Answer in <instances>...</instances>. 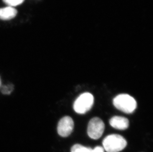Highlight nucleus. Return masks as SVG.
<instances>
[{
    "mask_svg": "<svg viewBox=\"0 0 153 152\" xmlns=\"http://www.w3.org/2000/svg\"><path fill=\"white\" fill-rule=\"evenodd\" d=\"M113 104L117 109L127 114L133 113L137 107V102L134 98L126 94L116 96L113 100Z\"/></svg>",
    "mask_w": 153,
    "mask_h": 152,
    "instance_id": "nucleus-1",
    "label": "nucleus"
},
{
    "mask_svg": "<svg viewBox=\"0 0 153 152\" xmlns=\"http://www.w3.org/2000/svg\"><path fill=\"white\" fill-rule=\"evenodd\" d=\"M102 145L107 152H119L126 148L127 142L121 135L111 134L104 138Z\"/></svg>",
    "mask_w": 153,
    "mask_h": 152,
    "instance_id": "nucleus-2",
    "label": "nucleus"
},
{
    "mask_svg": "<svg viewBox=\"0 0 153 152\" xmlns=\"http://www.w3.org/2000/svg\"><path fill=\"white\" fill-rule=\"evenodd\" d=\"M94 97L91 93L85 92L80 95L74 103V109L77 113L84 114L92 107Z\"/></svg>",
    "mask_w": 153,
    "mask_h": 152,
    "instance_id": "nucleus-3",
    "label": "nucleus"
},
{
    "mask_svg": "<svg viewBox=\"0 0 153 152\" xmlns=\"http://www.w3.org/2000/svg\"><path fill=\"white\" fill-rule=\"evenodd\" d=\"M105 129V124L100 118L95 117L88 123L87 133L90 137L93 139L100 138Z\"/></svg>",
    "mask_w": 153,
    "mask_h": 152,
    "instance_id": "nucleus-4",
    "label": "nucleus"
},
{
    "mask_svg": "<svg viewBox=\"0 0 153 152\" xmlns=\"http://www.w3.org/2000/svg\"><path fill=\"white\" fill-rule=\"evenodd\" d=\"M74 122L72 118L69 116L64 117L58 123L57 131L61 137H68L74 130Z\"/></svg>",
    "mask_w": 153,
    "mask_h": 152,
    "instance_id": "nucleus-5",
    "label": "nucleus"
},
{
    "mask_svg": "<svg viewBox=\"0 0 153 152\" xmlns=\"http://www.w3.org/2000/svg\"><path fill=\"white\" fill-rule=\"evenodd\" d=\"M110 124L116 129L125 130L128 128L129 122L128 120L125 117L114 116L110 119Z\"/></svg>",
    "mask_w": 153,
    "mask_h": 152,
    "instance_id": "nucleus-6",
    "label": "nucleus"
},
{
    "mask_svg": "<svg viewBox=\"0 0 153 152\" xmlns=\"http://www.w3.org/2000/svg\"><path fill=\"white\" fill-rule=\"evenodd\" d=\"M17 10L12 7H7L0 9V19L3 20H9L16 17Z\"/></svg>",
    "mask_w": 153,
    "mask_h": 152,
    "instance_id": "nucleus-7",
    "label": "nucleus"
},
{
    "mask_svg": "<svg viewBox=\"0 0 153 152\" xmlns=\"http://www.w3.org/2000/svg\"><path fill=\"white\" fill-rule=\"evenodd\" d=\"M71 152H92V149L80 144H75L72 147Z\"/></svg>",
    "mask_w": 153,
    "mask_h": 152,
    "instance_id": "nucleus-8",
    "label": "nucleus"
},
{
    "mask_svg": "<svg viewBox=\"0 0 153 152\" xmlns=\"http://www.w3.org/2000/svg\"><path fill=\"white\" fill-rule=\"evenodd\" d=\"M14 86L13 84H7L3 86L1 89V91L4 94H9L13 91Z\"/></svg>",
    "mask_w": 153,
    "mask_h": 152,
    "instance_id": "nucleus-9",
    "label": "nucleus"
},
{
    "mask_svg": "<svg viewBox=\"0 0 153 152\" xmlns=\"http://www.w3.org/2000/svg\"><path fill=\"white\" fill-rule=\"evenodd\" d=\"M6 4L10 7L18 6L23 3L24 0H3Z\"/></svg>",
    "mask_w": 153,
    "mask_h": 152,
    "instance_id": "nucleus-10",
    "label": "nucleus"
},
{
    "mask_svg": "<svg viewBox=\"0 0 153 152\" xmlns=\"http://www.w3.org/2000/svg\"><path fill=\"white\" fill-rule=\"evenodd\" d=\"M92 152H104V149L102 147H96L94 150H92Z\"/></svg>",
    "mask_w": 153,
    "mask_h": 152,
    "instance_id": "nucleus-11",
    "label": "nucleus"
},
{
    "mask_svg": "<svg viewBox=\"0 0 153 152\" xmlns=\"http://www.w3.org/2000/svg\"><path fill=\"white\" fill-rule=\"evenodd\" d=\"M0 86H1V79H0Z\"/></svg>",
    "mask_w": 153,
    "mask_h": 152,
    "instance_id": "nucleus-12",
    "label": "nucleus"
}]
</instances>
